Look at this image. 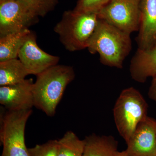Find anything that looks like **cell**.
I'll list each match as a JSON object with an SVG mask.
<instances>
[{
  "mask_svg": "<svg viewBox=\"0 0 156 156\" xmlns=\"http://www.w3.org/2000/svg\"><path fill=\"white\" fill-rule=\"evenodd\" d=\"M111 0H79L74 11L97 13Z\"/></svg>",
  "mask_w": 156,
  "mask_h": 156,
  "instance_id": "d6986e66",
  "label": "cell"
},
{
  "mask_svg": "<svg viewBox=\"0 0 156 156\" xmlns=\"http://www.w3.org/2000/svg\"><path fill=\"white\" fill-rule=\"evenodd\" d=\"M18 58L31 74L37 75L58 64V56L48 54L38 46L35 34L31 31L20 50Z\"/></svg>",
  "mask_w": 156,
  "mask_h": 156,
  "instance_id": "ba28073f",
  "label": "cell"
},
{
  "mask_svg": "<svg viewBox=\"0 0 156 156\" xmlns=\"http://www.w3.org/2000/svg\"><path fill=\"white\" fill-rule=\"evenodd\" d=\"M30 72L17 58L0 62V86L13 85L26 80Z\"/></svg>",
  "mask_w": 156,
  "mask_h": 156,
  "instance_id": "5bb4252c",
  "label": "cell"
},
{
  "mask_svg": "<svg viewBox=\"0 0 156 156\" xmlns=\"http://www.w3.org/2000/svg\"><path fill=\"white\" fill-rule=\"evenodd\" d=\"M83 156H116L119 143L112 135L95 134L86 136L84 139Z\"/></svg>",
  "mask_w": 156,
  "mask_h": 156,
  "instance_id": "4fadbf2b",
  "label": "cell"
},
{
  "mask_svg": "<svg viewBox=\"0 0 156 156\" xmlns=\"http://www.w3.org/2000/svg\"><path fill=\"white\" fill-rule=\"evenodd\" d=\"M75 77L73 67L56 65L37 75L33 87L34 106L53 116L68 85Z\"/></svg>",
  "mask_w": 156,
  "mask_h": 156,
  "instance_id": "7a4b0ae2",
  "label": "cell"
},
{
  "mask_svg": "<svg viewBox=\"0 0 156 156\" xmlns=\"http://www.w3.org/2000/svg\"><path fill=\"white\" fill-rule=\"evenodd\" d=\"M140 0H111L97 12L99 19L131 34L138 31Z\"/></svg>",
  "mask_w": 156,
  "mask_h": 156,
  "instance_id": "8992f818",
  "label": "cell"
},
{
  "mask_svg": "<svg viewBox=\"0 0 156 156\" xmlns=\"http://www.w3.org/2000/svg\"><path fill=\"white\" fill-rule=\"evenodd\" d=\"M148 109L145 98L134 87L124 89L120 93L113 111L117 130L126 143L138 124L148 116Z\"/></svg>",
  "mask_w": 156,
  "mask_h": 156,
  "instance_id": "277c9868",
  "label": "cell"
},
{
  "mask_svg": "<svg viewBox=\"0 0 156 156\" xmlns=\"http://www.w3.org/2000/svg\"><path fill=\"white\" fill-rule=\"evenodd\" d=\"M123 151L129 156H156V120L149 116L141 121Z\"/></svg>",
  "mask_w": 156,
  "mask_h": 156,
  "instance_id": "9c48e42d",
  "label": "cell"
},
{
  "mask_svg": "<svg viewBox=\"0 0 156 156\" xmlns=\"http://www.w3.org/2000/svg\"><path fill=\"white\" fill-rule=\"evenodd\" d=\"M130 74L134 80L145 83L156 76V43L149 49H137L130 65Z\"/></svg>",
  "mask_w": 156,
  "mask_h": 156,
  "instance_id": "7c38bea8",
  "label": "cell"
},
{
  "mask_svg": "<svg viewBox=\"0 0 156 156\" xmlns=\"http://www.w3.org/2000/svg\"><path fill=\"white\" fill-rule=\"evenodd\" d=\"M11 1V0H0V2H6V1Z\"/></svg>",
  "mask_w": 156,
  "mask_h": 156,
  "instance_id": "7402d4cb",
  "label": "cell"
},
{
  "mask_svg": "<svg viewBox=\"0 0 156 156\" xmlns=\"http://www.w3.org/2000/svg\"><path fill=\"white\" fill-rule=\"evenodd\" d=\"M37 17H44L55 9L58 0H17Z\"/></svg>",
  "mask_w": 156,
  "mask_h": 156,
  "instance_id": "e0dca14e",
  "label": "cell"
},
{
  "mask_svg": "<svg viewBox=\"0 0 156 156\" xmlns=\"http://www.w3.org/2000/svg\"><path fill=\"white\" fill-rule=\"evenodd\" d=\"M96 12H64L54 31L66 50L75 52L87 48L99 20Z\"/></svg>",
  "mask_w": 156,
  "mask_h": 156,
  "instance_id": "3957f363",
  "label": "cell"
},
{
  "mask_svg": "<svg viewBox=\"0 0 156 156\" xmlns=\"http://www.w3.org/2000/svg\"><path fill=\"white\" fill-rule=\"evenodd\" d=\"M32 110H7L1 115L0 140L3 145L1 156H30L25 141L27 120Z\"/></svg>",
  "mask_w": 156,
  "mask_h": 156,
  "instance_id": "5b68a950",
  "label": "cell"
},
{
  "mask_svg": "<svg viewBox=\"0 0 156 156\" xmlns=\"http://www.w3.org/2000/svg\"><path fill=\"white\" fill-rule=\"evenodd\" d=\"M87 49L92 54L98 53L102 64L122 69L132 49L131 34L99 19Z\"/></svg>",
  "mask_w": 156,
  "mask_h": 156,
  "instance_id": "6da1fadb",
  "label": "cell"
},
{
  "mask_svg": "<svg viewBox=\"0 0 156 156\" xmlns=\"http://www.w3.org/2000/svg\"><path fill=\"white\" fill-rule=\"evenodd\" d=\"M57 140H51L28 148L30 156H57Z\"/></svg>",
  "mask_w": 156,
  "mask_h": 156,
  "instance_id": "ac0fdd59",
  "label": "cell"
},
{
  "mask_svg": "<svg viewBox=\"0 0 156 156\" xmlns=\"http://www.w3.org/2000/svg\"><path fill=\"white\" fill-rule=\"evenodd\" d=\"M138 49H149L156 43V0H140Z\"/></svg>",
  "mask_w": 156,
  "mask_h": 156,
  "instance_id": "8fae6325",
  "label": "cell"
},
{
  "mask_svg": "<svg viewBox=\"0 0 156 156\" xmlns=\"http://www.w3.org/2000/svg\"><path fill=\"white\" fill-rule=\"evenodd\" d=\"M30 32L27 29L0 37V62L17 58L20 50Z\"/></svg>",
  "mask_w": 156,
  "mask_h": 156,
  "instance_id": "9a60e30c",
  "label": "cell"
},
{
  "mask_svg": "<svg viewBox=\"0 0 156 156\" xmlns=\"http://www.w3.org/2000/svg\"><path fill=\"white\" fill-rule=\"evenodd\" d=\"M116 156H129L124 153V152L118 151L117 153Z\"/></svg>",
  "mask_w": 156,
  "mask_h": 156,
  "instance_id": "44dd1931",
  "label": "cell"
},
{
  "mask_svg": "<svg viewBox=\"0 0 156 156\" xmlns=\"http://www.w3.org/2000/svg\"><path fill=\"white\" fill-rule=\"evenodd\" d=\"M57 140V156H83L84 140L80 139L73 131H67Z\"/></svg>",
  "mask_w": 156,
  "mask_h": 156,
  "instance_id": "2e32d148",
  "label": "cell"
},
{
  "mask_svg": "<svg viewBox=\"0 0 156 156\" xmlns=\"http://www.w3.org/2000/svg\"><path fill=\"white\" fill-rule=\"evenodd\" d=\"M32 79L13 85L0 86V104L7 110L32 109L34 106Z\"/></svg>",
  "mask_w": 156,
  "mask_h": 156,
  "instance_id": "30bf717a",
  "label": "cell"
},
{
  "mask_svg": "<svg viewBox=\"0 0 156 156\" xmlns=\"http://www.w3.org/2000/svg\"><path fill=\"white\" fill-rule=\"evenodd\" d=\"M38 20L17 0L0 2V37L29 29Z\"/></svg>",
  "mask_w": 156,
  "mask_h": 156,
  "instance_id": "52a82bcc",
  "label": "cell"
},
{
  "mask_svg": "<svg viewBox=\"0 0 156 156\" xmlns=\"http://www.w3.org/2000/svg\"><path fill=\"white\" fill-rule=\"evenodd\" d=\"M149 89L148 95L151 99L156 103V76L153 77Z\"/></svg>",
  "mask_w": 156,
  "mask_h": 156,
  "instance_id": "ffe728a7",
  "label": "cell"
}]
</instances>
